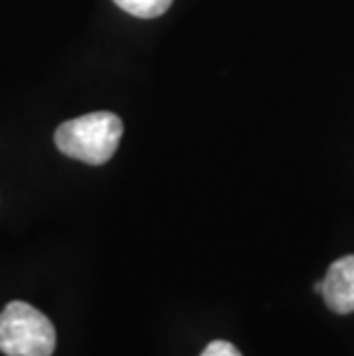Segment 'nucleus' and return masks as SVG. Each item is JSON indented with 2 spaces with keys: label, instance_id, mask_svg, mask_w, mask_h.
Returning a JSON list of instances; mask_svg holds the SVG:
<instances>
[{
  "label": "nucleus",
  "instance_id": "obj_1",
  "mask_svg": "<svg viewBox=\"0 0 354 356\" xmlns=\"http://www.w3.org/2000/svg\"><path fill=\"white\" fill-rule=\"evenodd\" d=\"M124 124L115 113L95 111L63 122L54 134L56 147L77 161L102 165L111 161L122 138Z\"/></svg>",
  "mask_w": 354,
  "mask_h": 356
},
{
  "label": "nucleus",
  "instance_id": "obj_2",
  "mask_svg": "<svg viewBox=\"0 0 354 356\" xmlns=\"http://www.w3.org/2000/svg\"><path fill=\"white\" fill-rule=\"evenodd\" d=\"M56 343L54 322L35 306L12 301L0 310V352L5 356H51Z\"/></svg>",
  "mask_w": 354,
  "mask_h": 356
},
{
  "label": "nucleus",
  "instance_id": "obj_3",
  "mask_svg": "<svg viewBox=\"0 0 354 356\" xmlns=\"http://www.w3.org/2000/svg\"><path fill=\"white\" fill-rule=\"evenodd\" d=\"M327 306L338 315L354 313V255H343L331 262L327 276L315 283Z\"/></svg>",
  "mask_w": 354,
  "mask_h": 356
},
{
  "label": "nucleus",
  "instance_id": "obj_4",
  "mask_svg": "<svg viewBox=\"0 0 354 356\" xmlns=\"http://www.w3.org/2000/svg\"><path fill=\"white\" fill-rule=\"evenodd\" d=\"M113 3L136 19H156L168 12L172 0H113Z\"/></svg>",
  "mask_w": 354,
  "mask_h": 356
},
{
  "label": "nucleus",
  "instance_id": "obj_5",
  "mask_svg": "<svg viewBox=\"0 0 354 356\" xmlns=\"http://www.w3.org/2000/svg\"><path fill=\"white\" fill-rule=\"evenodd\" d=\"M200 356H242L239 350L228 340H214V343H209L205 350H202Z\"/></svg>",
  "mask_w": 354,
  "mask_h": 356
}]
</instances>
